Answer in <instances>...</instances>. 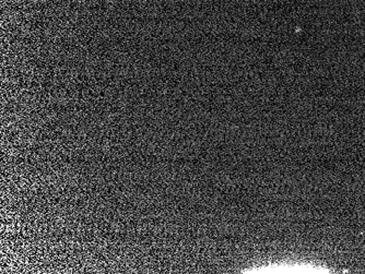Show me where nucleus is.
Here are the masks:
<instances>
[{"instance_id": "nucleus-1", "label": "nucleus", "mask_w": 365, "mask_h": 274, "mask_svg": "<svg viewBox=\"0 0 365 274\" xmlns=\"http://www.w3.org/2000/svg\"><path fill=\"white\" fill-rule=\"evenodd\" d=\"M254 273H325L320 268L305 267V266H280V267H267L253 270Z\"/></svg>"}]
</instances>
